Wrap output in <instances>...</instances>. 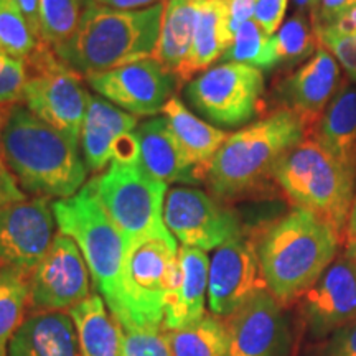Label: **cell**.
<instances>
[{"label": "cell", "mask_w": 356, "mask_h": 356, "mask_svg": "<svg viewBox=\"0 0 356 356\" xmlns=\"http://www.w3.org/2000/svg\"><path fill=\"white\" fill-rule=\"evenodd\" d=\"M0 155L22 188L37 197L71 198L86 181L76 142L20 104L13 106L3 127Z\"/></svg>", "instance_id": "6da1fadb"}, {"label": "cell", "mask_w": 356, "mask_h": 356, "mask_svg": "<svg viewBox=\"0 0 356 356\" xmlns=\"http://www.w3.org/2000/svg\"><path fill=\"white\" fill-rule=\"evenodd\" d=\"M86 81L97 95L136 118L162 113L180 84L175 74L152 56L91 74Z\"/></svg>", "instance_id": "4fadbf2b"}, {"label": "cell", "mask_w": 356, "mask_h": 356, "mask_svg": "<svg viewBox=\"0 0 356 356\" xmlns=\"http://www.w3.org/2000/svg\"><path fill=\"white\" fill-rule=\"evenodd\" d=\"M88 184L127 244L168 229L163 221L167 184L150 177L140 163L111 162L108 170Z\"/></svg>", "instance_id": "ba28073f"}, {"label": "cell", "mask_w": 356, "mask_h": 356, "mask_svg": "<svg viewBox=\"0 0 356 356\" xmlns=\"http://www.w3.org/2000/svg\"><path fill=\"white\" fill-rule=\"evenodd\" d=\"M323 356H356V320L332 333Z\"/></svg>", "instance_id": "f35d334b"}, {"label": "cell", "mask_w": 356, "mask_h": 356, "mask_svg": "<svg viewBox=\"0 0 356 356\" xmlns=\"http://www.w3.org/2000/svg\"><path fill=\"white\" fill-rule=\"evenodd\" d=\"M226 63H243L259 70L275 66L270 37L262 32L254 20H249L234 33L233 43L221 56Z\"/></svg>", "instance_id": "d6a6232c"}, {"label": "cell", "mask_w": 356, "mask_h": 356, "mask_svg": "<svg viewBox=\"0 0 356 356\" xmlns=\"http://www.w3.org/2000/svg\"><path fill=\"white\" fill-rule=\"evenodd\" d=\"M102 7L114 8V10H144V8L159 6L167 0H91Z\"/></svg>", "instance_id": "ee69618b"}, {"label": "cell", "mask_w": 356, "mask_h": 356, "mask_svg": "<svg viewBox=\"0 0 356 356\" xmlns=\"http://www.w3.org/2000/svg\"><path fill=\"white\" fill-rule=\"evenodd\" d=\"M17 3H19L20 10L24 12L29 25L32 26L33 33L42 42V38H40V0H17Z\"/></svg>", "instance_id": "bcb514c9"}, {"label": "cell", "mask_w": 356, "mask_h": 356, "mask_svg": "<svg viewBox=\"0 0 356 356\" xmlns=\"http://www.w3.org/2000/svg\"><path fill=\"white\" fill-rule=\"evenodd\" d=\"M341 238L328 222L296 208L256 243L267 291L282 302L302 297L335 261Z\"/></svg>", "instance_id": "3957f363"}, {"label": "cell", "mask_w": 356, "mask_h": 356, "mask_svg": "<svg viewBox=\"0 0 356 356\" xmlns=\"http://www.w3.org/2000/svg\"><path fill=\"white\" fill-rule=\"evenodd\" d=\"M140 167L163 184H202V177L181 152L165 118H154L137 127Z\"/></svg>", "instance_id": "44dd1931"}, {"label": "cell", "mask_w": 356, "mask_h": 356, "mask_svg": "<svg viewBox=\"0 0 356 356\" xmlns=\"http://www.w3.org/2000/svg\"><path fill=\"white\" fill-rule=\"evenodd\" d=\"M289 0H256L254 20L267 37H274L282 26Z\"/></svg>", "instance_id": "d590c367"}, {"label": "cell", "mask_w": 356, "mask_h": 356, "mask_svg": "<svg viewBox=\"0 0 356 356\" xmlns=\"http://www.w3.org/2000/svg\"><path fill=\"white\" fill-rule=\"evenodd\" d=\"M40 40L17 0H0V51L15 60H29Z\"/></svg>", "instance_id": "4dcf8cb0"}, {"label": "cell", "mask_w": 356, "mask_h": 356, "mask_svg": "<svg viewBox=\"0 0 356 356\" xmlns=\"http://www.w3.org/2000/svg\"><path fill=\"white\" fill-rule=\"evenodd\" d=\"M137 129L136 115L119 109L102 96H89L81 129L83 160L88 172L99 173L113 162L114 142Z\"/></svg>", "instance_id": "7402d4cb"}, {"label": "cell", "mask_w": 356, "mask_h": 356, "mask_svg": "<svg viewBox=\"0 0 356 356\" xmlns=\"http://www.w3.org/2000/svg\"><path fill=\"white\" fill-rule=\"evenodd\" d=\"M30 305V275L0 266V356H7L12 337L26 317Z\"/></svg>", "instance_id": "f1b7e54d"}, {"label": "cell", "mask_w": 356, "mask_h": 356, "mask_svg": "<svg viewBox=\"0 0 356 356\" xmlns=\"http://www.w3.org/2000/svg\"><path fill=\"white\" fill-rule=\"evenodd\" d=\"M178 269V244L170 231L129 243L124 257V293L131 328L162 330ZM127 332V330H126Z\"/></svg>", "instance_id": "52a82bcc"}, {"label": "cell", "mask_w": 356, "mask_h": 356, "mask_svg": "<svg viewBox=\"0 0 356 356\" xmlns=\"http://www.w3.org/2000/svg\"><path fill=\"white\" fill-rule=\"evenodd\" d=\"M312 137L356 175V84L343 81Z\"/></svg>", "instance_id": "cb8c5ba5"}, {"label": "cell", "mask_w": 356, "mask_h": 356, "mask_svg": "<svg viewBox=\"0 0 356 356\" xmlns=\"http://www.w3.org/2000/svg\"><path fill=\"white\" fill-rule=\"evenodd\" d=\"M84 2H86V3H88V2H91V0H84Z\"/></svg>", "instance_id": "681fc988"}, {"label": "cell", "mask_w": 356, "mask_h": 356, "mask_svg": "<svg viewBox=\"0 0 356 356\" xmlns=\"http://www.w3.org/2000/svg\"><path fill=\"white\" fill-rule=\"evenodd\" d=\"M231 43L233 33L229 30L228 0H202L193 44L184 70L178 74V83L188 81L193 74L207 71L225 55Z\"/></svg>", "instance_id": "d4e9b609"}, {"label": "cell", "mask_w": 356, "mask_h": 356, "mask_svg": "<svg viewBox=\"0 0 356 356\" xmlns=\"http://www.w3.org/2000/svg\"><path fill=\"white\" fill-rule=\"evenodd\" d=\"M293 3H296L299 8H302V10H305V8L312 10V8L317 6L318 0H293Z\"/></svg>", "instance_id": "c3c4849f"}, {"label": "cell", "mask_w": 356, "mask_h": 356, "mask_svg": "<svg viewBox=\"0 0 356 356\" xmlns=\"http://www.w3.org/2000/svg\"><path fill=\"white\" fill-rule=\"evenodd\" d=\"M113 162L126 163V165L140 163V144L136 132H127L118 137V140L114 142Z\"/></svg>", "instance_id": "ab89813d"}, {"label": "cell", "mask_w": 356, "mask_h": 356, "mask_svg": "<svg viewBox=\"0 0 356 356\" xmlns=\"http://www.w3.org/2000/svg\"><path fill=\"white\" fill-rule=\"evenodd\" d=\"M202 0H167L162 29L152 58L170 73H181L188 60Z\"/></svg>", "instance_id": "484cf974"}, {"label": "cell", "mask_w": 356, "mask_h": 356, "mask_svg": "<svg viewBox=\"0 0 356 356\" xmlns=\"http://www.w3.org/2000/svg\"><path fill=\"white\" fill-rule=\"evenodd\" d=\"M262 70L243 63H221L203 71L185 88L191 108L218 126L236 127L262 108Z\"/></svg>", "instance_id": "30bf717a"}, {"label": "cell", "mask_w": 356, "mask_h": 356, "mask_svg": "<svg viewBox=\"0 0 356 356\" xmlns=\"http://www.w3.org/2000/svg\"><path fill=\"white\" fill-rule=\"evenodd\" d=\"M210 259L197 248H178V269L173 291L168 296L162 330H178L197 323L204 315Z\"/></svg>", "instance_id": "d6986e66"}, {"label": "cell", "mask_w": 356, "mask_h": 356, "mask_svg": "<svg viewBox=\"0 0 356 356\" xmlns=\"http://www.w3.org/2000/svg\"><path fill=\"white\" fill-rule=\"evenodd\" d=\"M89 269L78 244L58 233L30 275V312H63L91 296Z\"/></svg>", "instance_id": "7c38bea8"}, {"label": "cell", "mask_w": 356, "mask_h": 356, "mask_svg": "<svg viewBox=\"0 0 356 356\" xmlns=\"http://www.w3.org/2000/svg\"><path fill=\"white\" fill-rule=\"evenodd\" d=\"M356 6V0H318V3L310 10V22L314 30H322L337 20L341 13L348 12Z\"/></svg>", "instance_id": "74e56055"}, {"label": "cell", "mask_w": 356, "mask_h": 356, "mask_svg": "<svg viewBox=\"0 0 356 356\" xmlns=\"http://www.w3.org/2000/svg\"><path fill=\"white\" fill-rule=\"evenodd\" d=\"M121 356H172L163 330L132 328L122 332Z\"/></svg>", "instance_id": "836d02e7"}, {"label": "cell", "mask_w": 356, "mask_h": 356, "mask_svg": "<svg viewBox=\"0 0 356 356\" xmlns=\"http://www.w3.org/2000/svg\"><path fill=\"white\" fill-rule=\"evenodd\" d=\"M55 225L48 198L0 207V266L32 275L55 238Z\"/></svg>", "instance_id": "9a60e30c"}, {"label": "cell", "mask_w": 356, "mask_h": 356, "mask_svg": "<svg viewBox=\"0 0 356 356\" xmlns=\"http://www.w3.org/2000/svg\"><path fill=\"white\" fill-rule=\"evenodd\" d=\"M165 2L144 10H114L88 2L74 33L53 48L81 76L104 73L154 55Z\"/></svg>", "instance_id": "7a4b0ae2"}, {"label": "cell", "mask_w": 356, "mask_h": 356, "mask_svg": "<svg viewBox=\"0 0 356 356\" xmlns=\"http://www.w3.org/2000/svg\"><path fill=\"white\" fill-rule=\"evenodd\" d=\"M315 35H317L318 43L322 42V40L343 38L356 35V6L353 8H350L348 12L341 13V15L338 17L337 20H333L328 26H325L322 30H317Z\"/></svg>", "instance_id": "60d3db41"}, {"label": "cell", "mask_w": 356, "mask_h": 356, "mask_svg": "<svg viewBox=\"0 0 356 356\" xmlns=\"http://www.w3.org/2000/svg\"><path fill=\"white\" fill-rule=\"evenodd\" d=\"M163 333L172 356H226L228 332L225 320L215 315H204L197 323Z\"/></svg>", "instance_id": "83f0119b"}, {"label": "cell", "mask_w": 356, "mask_h": 356, "mask_svg": "<svg viewBox=\"0 0 356 356\" xmlns=\"http://www.w3.org/2000/svg\"><path fill=\"white\" fill-rule=\"evenodd\" d=\"M7 356H81L76 327L66 312H30Z\"/></svg>", "instance_id": "ffe728a7"}, {"label": "cell", "mask_w": 356, "mask_h": 356, "mask_svg": "<svg viewBox=\"0 0 356 356\" xmlns=\"http://www.w3.org/2000/svg\"><path fill=\"white\" fill-rule=\"evenodd\" d=\"M25 200L29 198H26L24 190L19 186L17 178L8 170L7 163L3 162L2 155H0V207L17 202H25Z\"/></svg>", "instance_id": "b9f144b4"}, {"label": "cell", "mask_w": 356, "mask_h": 356, "mask_svg": "<svg viewBox=\"0 0 356 356\" xmlns=\"http://www.w3.org/2000/svg\"><path fill=\"white\" fill-rule=\"evenodd\" d=\"M273 178L284 195L302 210L322 218L343 239L356 175L309 136L275 163Z\"/></svg>", "instance_id": "8992f818"}, {"label": "cell", "mask_w": 356, "mask_h": 356, "mask_svg": "<svg viewBox=\"0 0 356 356\" xmlns=\"http://www.w3.org/2000/svg\"><path fill=\"white\" fill-rule=\"evenodd\" d=\"M25 63L29 68L22 99L25 108L78 144L91 96L84 89L83 76L65 65L53 47L43 42Z\"/></svg>", "instance_id": "9c48e42d"}, {"label": "cell", "mask_w": 356, "mask_h": 356, "mask_svg": "<svg viewBox=\"0 0 356 356\" xmlns=\"http://www.w3.org/2000/svg\"><path fill=\"white\" fill-rule=\"evenodd\" d=\"M29 81V68L24 60L3 55L0 51V104L17 106L24 99V89Z\"/></svg>", "instance_id": "e575fe53"}, {"label": "cell", "mask_w": 356, "mask_h": 356, "mask_svg": "<svg viewBox=\"0 0 356 356\" xmlns=\"http://www.w3.org/2000/svg\"><path fill=\"white\" fill-rule=\"evenodd\" d=\"M317 44L318 40L312 22L307 20L302 12L291 17L280 26L279 32L270 37L275 66L304 60L315 51Z\"/></svg>", "instance_id": "f546056e"}, {"label": "cell", "mask_w": 356, "mask_h": 356, "mask_svg": "<svg viewBox=\"0 0 356 356\" xmlns=\"http://www.w3.org/2000/svg\"><path fill=\"white\" fill-rule=\"evenodd\" d=\"M343 241H345L346 256L351 257V259H356V197H355L353 204H351L348 222H346L345 234H343Z\"/></svg>", "instance_id": "f6af8a7d"}, {"label": "cell", "mask_w": 356, "mask_h": 356, "mask_svg": "<svg viewBox=\"0 0 356 356\" xmlns=\"http://www.w3.org/2000/svg\"><path fill=\"white\" fill-rule=\"evenodd\" d=\"M307 137L300 118L277 109L246 129L229 134L213 159L207 184L218 198H236L273 177L275 163Z\"/></svg>", "instance_id": "5b68a950"}, {"label": "cell", "mask_w": 356, "mask_h": 356, "mask_svg": "<svg viewBox=\"0 0 356 356\" xmlns=\"http://www.w3.org/2000/svg\"><path fill=\"white\" fill-rule=\"evenodd\" d=\"M60 233L78 244L86 261L97 293L104 299L111 315L122 332L131 328L124 293V257L127 243L104 211L92 186L86 184L74 197L51 203Z\"/></svg>", "instance_id": "277c9868"}, {"label": "cell", "mask_w": 356, "mask_h": 356, "mask_svg": "<svg viewBox=\"0 0 356 356\" xmlns=\"http://www.w3.org/2000/svg\"><path fill=\"white\" fill-rule=\"evenodd\" d=\"M228 332L226 356H282L287 328L280 302L269 291H261L241 309L225 318Z\"/></svg>", "instance_id": "2e32d148"}, {"label": "cell", "mask_w": 356, "mask_h": 356, "mask_svg": "<svg viewBox=\"0 0 356 356\" xmlns=\"http://www.w3.org/2000/svg\"><path fill=\"white\" fill-rule=\"evenodd\" d=\"M68 314L76 327L81 356H121L122 328L99 293H91Z\"/></svg>", "instance_id": "4316f807"}, {"label": "cell", "mask_w": 356, "mask_h": 356, "mask_svg": "<svg viewBox=\"0 0 356 356\" xmlns=\"http://www.w3.org/2000/svg\"><path fill=\"white\" fill-rule=\"evenodd\" d=\"M163 221L168 231L184 246L202 251L218 249L229 239L243 234L241 222L229 208L198 188H172L163 207Z\"/></svg>", "instance_id": "8fae6325"}, {"label": "cell", "mask_w": 356, "mask_h": 356, "mask_svg": "<svg viewBox=\"0 0 356 356\" xmlns=\"http://www.w3.org/2000/svg\"><path fill=\"white\" fill-rule=\"evenodd\" d=\"M168 127L180 145L186 160L197 168L202 180H207L208 170L220 147L229 137L228 132L213 127L193 114L186 106L173 96L162 109Z\"/></svg>", "instance_id": "603a6c76"}, {"label": "cell", "mask_w": 356, "mask_h": 356, "mask_svg": "<svg viewBox=\"0 0 356 356\" xmlns=\"http://www.w3.org/2000/svg\"><path fill=\"white\" fill-rule=\"evenodd\" d=\"M261 291H267V286L252 239L239 234L215 249L208 274L211 315L228 318Z\"/></svg>", "instance_id": "5bb4252c"}, {"label": "cell", "mask_w": 356, "mask_h": 356, "mask_svg": "<svg viewBox=\"0 0 356 356\" xmlns=\"http://www.w3.org/2000/svg\"><path fill=\"white\" fill-rule=\"evenodd\" d=\"M340 89V68L330 51L320 47L309 61L291 74L280 86V95L291 109L300 118L307 137L312 136Z\"/></svg>", "instance_id": "ac0fdd59"}, {"label": "cell", "mask_w": 356, "mask_h": 356, "mask_svg": "<svg viewBox=\"0 0 356 356\" xmlns=\"http://www.w3.org/2000/svg\"><path fill=\"white\" fill-rule=\"evenodd\" d=\"M229 8V30L231 33L238 32L246 22L254 19L256 0H228Z\"/></svg>", "instance_id": "7bdbcfd3"}, {"label": "cell", "mask_w": 356, "mask_h": 356, "mask_svg": "<svg viewBox=\"0 0 356 356\" xmlns=\"http://www.w3.org/2000/svg\"><path fill=\"white\" fill-rule=\"evenodd\" d=\"M12 106H2L0 104V149H2V132L3 127H6L8 115H10Z\"/></svg>", "instance_id": "7dc6e473"}, {"label": "cell", "mask_w": 356, "mask_h": 356, "mask_svg": "<svg viewBox=\"0 0 356 356\" xmlns=\"http://www.w3.org/2000/svg\"><path fill=\"white\" fill-rule=\"evenodd\" d=\"M86 7L84 0H40V38L56 48L74 33Z\"/></svg>", "instance_id": "1f68e13d"}, {"label": "cell", "mask_w": 356, "mask_h": 356, "mask_svg": "<svg viewBox=\"0 0 356 356\" xmlns=\"http://www.w3.org/2000/svg\"><path fill=\"white\" fill-rule=\"evenodd\" d=\"M318 47H323L335 56V60L343 66L350 79L356 83V35L343 38L322 40Z\"/></svg>", "instance_id": "8d00e7d4"}, {"label": "cell", "mask_w": 356, "mask_h": 356, "mask_svg": "<svg viewBox=\"0 0 356 356\" xmlns=\"http://www.w3.org/2000/svg\"><path fill=\"white\" fill-rule=\"evenodd\" d=\"M309 330L315 337L335 333L356 320V262L338 257L302 296Z\"/></svg>", "instance_id": "e0dca14e"}]
</instances>
